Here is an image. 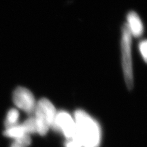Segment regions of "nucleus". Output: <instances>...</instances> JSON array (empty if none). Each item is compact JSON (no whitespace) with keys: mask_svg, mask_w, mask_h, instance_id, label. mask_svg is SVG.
Masks as SVG:
<instances>
[{"mask_svg":"<svg viewBox=\"0 0 147 147\" xmlns=\"http://www.w3.org/2000/svg\"><path fill=\"white\" fill-rule=\"evenodd\" d=\"M24 129L27 134H34L38 132V128H37V124L36 119L34 117H32L27 119L22 123Z\"/></svg>","mask_w":147,"mask_h":147,"instance_id":"1a4fd4ad","label":"nucleus"},{"mask_svg":"<svg viewBox=\"0 0 147 147\" xmlns=\"http://www.w3.org/2000/svg\"><path fill=\"white\" fill-rule=\"evenodd\" d=\"M76 123V136L81 142L82 147H99L101 130L96 121L84 112L78 110L74 113Z\"/></svg>","mask_w":147,"mask_h":147,"instance_id":"f257e3e1","label":"nucleus"},{"mask_svg":"<svg viewBox=\"0 0 147 147\" xmlns=\"http://www.w3.org/2000/svg\"><path fill=\"white\" fill-rule=\"evenodd\" d=\"M14 142L18 143V144L21 145V146H23V147H27L31 144V143H32V139H31L29 135L26 134V135L23 136L20 138L14 140Z\"/></svg>","mask_w":147,"mask_h":147,"instance_id":"9b49d317","label":"nucleus"},{"mask_svg":"<svg viewBox=\"0 0 147 147\" xmlns=\"http://www.w3.org/2000/svg\"><path fill=\"white\" fill-rule=\"evenodd\" d=\"M138 48L143 60L147 63V40H143L140 42Z\"/></svg>","mask_w":147,"mask_h":147,"instance_id":"9d476101","label":"nucleus"},{"mask_svg":"<svg viewBox=\"0 0 147 147\" xmlns=\"http://www.w3.org/2000/svg\"><path fill=\"white\" fill-rule=\"evenodd\" d=\"M19 118V113L15 108H12L8 111L5 121V128L10 127L18 124V120Z\"/></svg>","mask_w":147,"mask_h":147,"instance_id":"6e6552de","label":"nucleus"},{"mask_svg":"<svg viewBox=\"0 0 147 147\" xmlns=\"http://www.w3.org/2000/svg\"><path fill=\"white\" fill-rule=\"evenodd\" d=\"M26 134H27L25 132L22 124H16L14 126L5 128V131H3V135L5 136L14 139V140L20 138Z\"/></svg>","mask_w":147,"mask_h":147,"instance_id":"0eeeda50","label":"nucleus"},{"mask_svg":"<svg viewBox=\"0 0 147 147\" xmlns=\"http://www.w3.org/2000/svg\"><path fill=\"white\" fill-rule=\"evenodd\" d=\"M127 26L134 38H140L144 33V25L140 16L134 11H130L127 15Z\"/></svg>","mask_w":147,"mask_h":147,"instance_id":"423d86ee","label":"nucleus"},{"mask_svg":"<svg viewBox=\"0 0 147 147\" xmlns=\"http://www.w3.org/2000/svg\"><path fill=\"white\" fill-rule=\"evenodd\" d=\"M132 36L129 31L126 23L122 27L121 31V63L123 73L127 87L131 90L134 87V70L131 55Z\"/></svg>","mask_w":147,"mask_h":147,"instance_id":"f03ea898","label":"nucleus"},{"mask_svg":"<svg viewBox=\"0 0 147 147\" xmlns=\"http://www.w3.org/2000/svg\"><path fill=\"white\" fill-rule=\"evenodd\" d=\"M11 147H23V146H21V145H20L18 143L14 142H14L12 143V145H11Z\"/></svg>","mask_w":147,"mask_h":147,"instance_id":"ddd939ff","label":"nucleus"},{"mask_svg":"<svg viewBox=\"0 0 147 147\" xmlns=\"http://www.w3.org/2000/svg\"><path fill=\"white\" fill-rule=\"evenodd\" d=\"M13 102L16 107L27 114L34 112L36 103L33 93L25 87H18L13 93Z\"/></svg>","mask_w":147,"mask_h":147,"instance_id":"39448f33","label":"nucleus"},{"mask_svg":"<svg viewBox=\"0 0 147 147\" xmlns=\"http://www.w3.org/2000/svg\"><path fill=\"white\" fill-rule=\"evenodd\" d=\"M34 113L38 128L37 133L41 136L46 135L52 127L57 114L54 105L47 98H42L36 104Z\"/></svg>","mask_w":147,"mask_h":147,"instance_id":"7ed1b4c3","label":"nucleus"},{"mask_svg":"<svg viewBox=\"0 0 147 147\" xmlns=\"http://www.w3.org/2000/svg\"><path fill=\"white\" fill-rule=\"evenodd\" d=\"M51 127L55 131L61 132L67 140L72 138L76 135V127L74 119L65 111L57 113Z\"/></svg>","mask_w":147,"mask_h":147,"instance_id":"20e7f679","label":"nucleus"},{"mask_svg":"<svg viewBox=\"0 0 147 147\" xmlns=\"http://www.w3.org/2000/svg\"><path fill=\"white\" fill-rule=\"evenodd\" d=\"M65 147H82V146L81 142L75 135V136L72 138L67 140V142L65 143Z\"/></svg>","mask_w":147,"mask_h":147,"instance_id":"f8f14e48","label":"nucleus"}]
</instances>
